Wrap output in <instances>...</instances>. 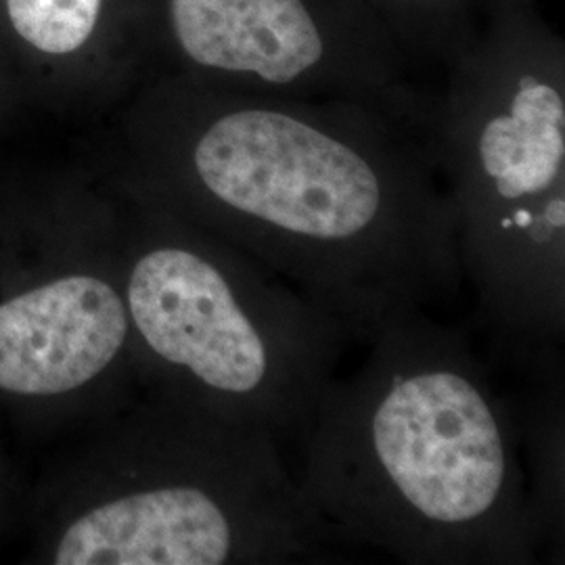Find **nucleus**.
<instances>
[{
    "mask_svg": "<svg viewBox=\"0 0 565 565\" xmlns=\"http://www.w3.org/2000/svg\"><path fill=\"white\" fill-rule=\"evenodd\" d=\"M103 0H7L21 39L44 53L67 55L93 36Z\"/></svg>",
    "mask_w": 565,
    "mask_h": 565,
    "instance_id": "0eeeda50",
    "label": "nucleus"
},
{
    "mask_svg": "<svg viewBox=\"0 0 565 565\" xmlns=\"http://www.w3.org/2000/svg\"><path fill=\"white\" fill-rule=\"evenodd\" d=\"M473 324L505 364L564 361L565 86L555 57L471 61L436 103Z\"/></svg>",
    "mask_w": 565,
    "mask_h": 565,
    "instance_id": "7ed1b4c3",
    "label": "nucleus"
},
{
    "mask_svg": "<svg viewBox=\"0 0 565 565\" xmlns=\"http://www.w3.org/2000/svg\"><path fill=\"white\" fill-rule=\"evenodd\" d=\"M170 23L186 60L231 90L363 103L419 130L431 126V105L340 55L335 0H170Z\"/></svg>",
    "mask_w": 565,
    "mask_h": 565,
    "instance_id": "39448f33",
    "label": "nucleus"
},
{
    "mask_svg": "<svg viewBox=\"0 0 565 565\" xmlns=\"http://www.w3.org/2000/svg\"><path fill=\"white\" fill-rule=\"evenodd\" d=\"M396 4H408V7H440L450 0H392Z\"/></svg>",
    "mask_w": 565,
    "mask_h": 565,
    "instance_id": "6e6552de",
    "label": "nucleus"
},
{
    "mask_svg": "<svg viewBox=\"0 0 565 565\" xmlns=\"http://www.w3.org/2000/svg\"><path fill=\"white\" fill-rule=\"evenodd\" d=\"M121 296L130 331L193 411L302 445L348 343L296 289L203 228L135 254Z\"/></svg>",
    "mask_w": 565,
    "mask_h": 565,
    "instance_id": "20e7f679",
    "label": "nucleus"
},
{
    "mask_svg": "<svg viewBox=\"0 0 565 565\" xmlns=\"http://www.w3.org/2000/svg\"><path fill=\"white\" fill-rule=\"evenodd\" d=\"M203 228L366 345L459 306L463 268L434 137L363 103L216 95L186 149Z\"/></svg>",
    "mask_w": 565,
    "mask_h": 565,
    "instance_id": "f257e3e1",
    "label": "nucleus"
},
{
    "mask_svg": "<svg viewBox=\"0 0 565 565\" xmlns=\"http://www.w3.org/2000/svg\"><path fill=\"white\" fill-rule=\"evenodd\" d=\"M366 348L300 445L298 482L324 522L404 564H536L520 417L469 331L415 315Z\"/></svg>",
    "mask_w": 565,
    "mask_h": 565,
    "instance_id": "f03ea898",
    "label": "nucleus"
},
{
    "mask_svg": "<svg viewBox=\"0 0 565 565\" xmlns=\"http://www.w3.org/2000/svg\"><path fill=\"white\" fill-rule=\"evenodd\" d=\"M132 338L121 287L76 273L0 303V390L57 396L102 380Z\"/></svg>",
    "mask_w": 565,
    "mask_h": 565,
    "instance_id": "423d86ee",
    "label": "nucleus"
}]
</instances>
